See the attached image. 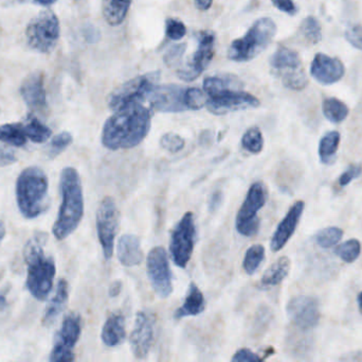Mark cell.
Instances as JSON below:
<instances>
[{
	"label": "cell",
	"instance_id": "obj_1",
	"mask_svg": "<svg viewBox=\"0 0 362 362\" xmlns=\"http://www.w3.org/2000/svg\"><path fill=\"white\" fill-rule=\"evenodd\" d=\"M152 123L150 110L140 102L127 104L106 120L102 144L110 150L131 149L144 142Z\"/></svg>",
	"mask_w": 362,
	"mask_h": 362
},
{
	"label": "cell",
	"instance_id": "obj_2",
	"mask_svg": "<svg viewBox=\"0 0 362 362\" xmlns=\"http://www.w3.org/2000/svg\"><path fill=\"white\" fill-rule=\"evenodd\" d=\"M62 204L53 225V234L59 240L71 235L80 225L84 215V197L80 176L74 168L67 167L62 171Z\"/></svg>",
	"mask_w": 362,
	"mask_h": 362
},
{
	"label": "cell",
	"instance_id": "obj_3",
	"mask_svg": "<svg viewBox=\"0 0 362 362\" xmlns=\"http://www.w3.org/2000/svg\"><path fill=\"white\" fill-rule=\"evenodd\" d=\"M46 235L34 236L25 244L23 255L28 266L25 285L28 290L38 301H44L52 290L57 268L52 257L46 256L44 251Z\"/></svg>",
	"mask_w": 362,
	"mask_h": 362
},
{
	"label": "cell",
	"instance_id": "obj_4",
	"mask_svg": "<svg viewBox=\"0 0 362 362\" xmlns=\"http://www.w3.org/2000/svg\"><path fill=\"white\" fill-rule=\"evenodd\" d=\"M48 178L38 167H29L16 183L17 205L23 217L34 219L48 208Z\"/></svg>",
	"mask_w": 362,
	"mask_h": 362
},
{
	"label": "cell",
	"instance_id": "obj_5",
	"mask_svg": "<svg viewBox=\"0 0 362 362\" xmlns=\"http://www.w3.org/2000/svg\"><path fill=\"white\" fill-rule=\"evenodd\" d=\"M276 26L272 19L263 17L255 21L244 38L233 40L228 57L234 62H248L263 52L276 35Z\"/></svg>",
	"mask_w": 362,
	"mask_h": 362
},
{
	"label": "cell",
	"instance_id": "obj_6",
	"mask_svg": "<svg viewBox=\"0 0 362 362\" xmlns=\"http://www.w3.org/2000/svg\"><path fill=\"white\" fill-rule=\"evenodd\" d=\"M270 67L283 85L293 91H302L308 83L301 59L295 50L280 46L270 59Z\"/></svg>",
	"mask_w": 362,
	"mask_h": 362
},
{
	"label": "cell",
	"instance_id": "obj_7",
	"mask_svg": "<svg viewBox=\"0 0 362 362\" xmlns=\"http://www.w3.org/2000/svg\"><path fill=\"white\" fill-rule=\"evenodd\" d=\"M59 38V18L51 11L40 13L30 21L25 30L27 44L37 52H51L57 46Z\"/></svg>",
	"mask_w": 362,
	"mask_h": 362
},
{
	"label": "cell",
	"instance_id": "obj_8",
	"mask_svg": "<svg viewBox=\"0 0 362 362\" xmlns=\"http://www.w3.org/2000/svg\"><path fill=\"white\" fill-rule=\"evenodd\" d=\"M267 197V188L263 182L251 185L236 216V230L240 235L252 237L257 233L259 227L257 214L265 205Z\"/></svg>",
	"mask_w": 362,
	"mask_h": 362
},
{
	"label": "cell",
	"instance_id": "obj_9",
	"mask_svg": "<svg viewBox=\"0 0 362 362\" xmlns=\"http://www.w3.org/2000/svg\"><path fill=\"white\" fill-rule=\"evenodd\" d=\"M159 79L160 72H154L127 81L110 94L108 106L112 111H117L134 102L141 103L144 100L148 99V95L156 86Z\"/></svg>",
	"mask_w": 362,
	"mask_h": 362
},
{
	"label": "cell",
	"instance_id": "obj_10",
	"mask_svg": "<svg viewBox=\"0 0 362 362\" xmlns=\"http://www.w3.org/2000/svg\"><path fill=\"white\" fill-rule=\"evenodd\" d=\"M196 242L195 219L193 213L187 212L183 215L180 222L172 232L170 252L172 259L177 267H187L191 261L194 247Z\"/></svg>",
	"mask_w": 362,
	"mask_h": 362
},
{
	"label": "cell",
	"instance_id": "obj_11",
	"mask_svg": "<svg viewBox=\"0 0 362 362\" xmlns=\"http://www.w3.org/2000/svg\"><path fill=\"white\" fill-rule=\"evenodd\" d=\"M119 217L120 214L115 200L110 197L104 198L97 212V231L106 259H112L114 253L115 239L119 227Z\"/></svg>",
	"mask_w": 362,
	"mask_h": 362
},
{
	"label": "cell",
	"instance_id": "obj_12",
	"mask_svg": "<svg viewBox=\"0 0 362 362\" xmlns=\"http://www.w3.org/2000/svg\"><path fill=\"white\" fill-rule=\"evenodd\" d=\"M198 46L191 60L183 64L178 69L177 74L181 80L191 82L196 80L214 57L215 34L212 31L199 32L197 35Z\"/></svg>",
	"mask_w": 362,
	"mask_h": 362
},
{
	"label": "cell",
	"instance_id": "obj_13",
	"mask_svg": "<svg viewBox=\"0 0 362 362\" xmlns=\"http://www.w3.org/2000/svg\"><path fill=\"white\" fill-rule=\"evenodd\" d=\"M82 333V322L78 315H69L64 319L61 329L55 337L50 361L69 362L74 361V350Z\"/></svg>",
	"mask_w": 362,
	"mask_h": 362
},
{
	"label": "cell",
	"instance_id": "obj_14",
	"mask_svg": "<svg viewBox=\"0 0 362 362\" xmlns=\"http://www.w3.org/2000/svg\"><path fill=\"white\" fill-rule=\"evenodd\" d=\"M148 276L150 278L153 289L159 297L165 299L173 291V283H172V271L170 268L169 259L167 251L161 247L151 250L148 253Z\"/></svg>",
	"mask_w": 362,
	"mask_h": 362
},
{
	"label": "cell",
	"instance_id": "obj_15",
	"mask_svg": "<svg viewBox=\"0 0 362 362\" xmlns=\"http://www.w3.org/2000/svg\"><path fill=\"white\" fill-rule=\"evenodd\" d=\"M259 106V100L257 98L240 89H226L216 95L210 96L206 104L209 112L215 115L255 108Z\"/></svg>",
	"mask_w": 362,
	"mask_h": 362
},
{
	"label": "cell",
	"instance_id": "obj_16",
	"mask_svg": "<svg viewBox=\"0 0 362 362\" xmlns=\"http://www.w3.org/2000/svg\"><path fill=\"white\" fill-rule=\"evenodd\" d=\"M185 89L177 84L156 85L148 100L154 110L163 113H180L189 110L185 102Z\"/></svg>",
	"mask_w": 362,
	"mask_h": 362
},
{
	"label": "cell",
	"instance_id": "obj_17",
	"mask_svg": "<svg viewBox=\"0 0 362 362\" xmlns=\"http://www.w3.org/2000/svg\"><path fill=\"white\" fill-rule=\"evenodd\" d=\"M287 315L299 329H314L320 320L318 300L308 295L293 298L287 305Z\"/></svg>",
	"mask_w": 362,
	"mask_h": 362
},
{
	"label": "cell",
	"instance_id": "obj_18",
	"mask_svg": "<svg viewBox=\"0 0 362 362\" xmlns=\"http://www.w3.org/2000/svg\"><path fill=\"white\" fill-rule=\"evenodd\" d=\"M155 339V319L150 312H140L136 316L131 335V346L136 358L148 356Z\"/></svg>",
	"mask_w": 362,
	"mask_h": 362
},
{
	"label": "cell",
	"instance_id": "obj_19",
	"mask_svg": "<svg viewBox=\"0 0 362 362\" xmlns=\"http://www.w3.org/2000/svg\"><path fill=\"white\" fill-rule=\"evenodd\" d=\"M346 68L337 57H329L325 53H318L313 60L310 74L321 84L329 85L344 78Z\"/></svg>",
	"mask_w": 362,
	"mask_h": 362
},
{
	"label": "cell",
	"instance_id": "obj_20",
	"mask_svg": "<svg viewBox=\"0 0 362 362\" xmlns=\"http://www.w3.org/2000/svg\"><path fill=\"white\" fill-rule=\"evenodd\" d=\"M304 206L305 204L303 201L296 202L276 227V232L272 236V242H270V248L274 252L282 250L289 239L293 237V233L301 220Z\"/></svg>",
	"mask_w": 362,
	"mask_h": 362
},
{
	"label": "cell",
	"instance_id": "obj_21",
	"mask_svg": "<svg viewBox=\"0 0 362 362\" xmlns=\"http://www.w3.org/2000/svg\"><path fill=\"white\" fill-rule=\"evenodd\" d=\"M23 101L32 111L44 112L47 108L46 91L44 87V74L34 72L25 79L21 87Z\"/></svg>",
	"mask_w": 362,
	"mask_h": 362
},
{
	"label": "cell",
	"instance_id": "obj_22",
	"mask_svg": "<svg viewBox=\"0 0 362 362\" xmlns=\"http://www.w3.org/2000/svg\"><path fill=\"white\" fill-rule=\"evenodd\" d=\"M117 256L119 261L125 267H135L144 261V252L139 238L131 234L123 235L119 239L117 247Z\"/></svg>",
	"mask_w": 362,
	"mask_h": 362
},
{
	"label": "cell",
	"instance_id": "obj_23",
	"mask_svg": "<svg viewBox=\"0 0 362 362\" xmlns=\"http://www.w3.org/2000/svg\"><path fill=\"white\" fill-rule=\"evenodd\" d=\"M127 336L124 317L120 314H112L108 317L102 329L101 338L103 344L110 348H115L124 341Z\"/></svg>",
	"mask_w": 362,
	"mask_h": 362
},
{
	"label": "cell",
	"instance_id": "obj_24",
	"mask_svg": "<svg viewBox=\"0 0 362 362\" xmlns=\"http://www.w3.org/2000/svg\"><path fill=\"white\" fill-rule=\"evenodd\" d=\"M204 310H206V300L204 295L196 284L191 283L182 306L176 312L175 318L182 319L185 317L198 316Z\"/></svg>",
	"mask_w": 362,
	"mask_h": 362
},
{
	"label": "cell",
	"instance_id": "obj_25",
	"mask_svg": "<svg viewBox=\"0 0 362 362\" xmlns=\"http://www.w3.org/2000/svg\"><path fill=\"white\" fill-rule=\"evenodd\" d=\"M289 270H291V261L288 257H281L276 263L272 264L269 269L262 276L259 288L266 290V289L278 286L288 276Z\"/></svg>",
	"mask_w": 362,
	"mask_h": 362
},
{
	"label": "cell",
	"instance_id": "obj_26",
	"mask_svg": "<svg viewBox=\"0 0 362 362\" xmlns=\"http://www.w3.org/2000/svg\"><path fill=\"white\" fill-rule=\"evenodd\" d=\"M68 297H69L68 283L65 280H61L57 284L54 297L51 299L50 303L47 306L44 317L45 325L52 324L57 320V317L65 310L66 305H67Z\"/></svg>",
	"mask_w": 362,
	"mask_h": 362
},
{
	"label": "cell",
	"instance_id": "obj_27",
	"mask_svg": "<svg viewBox=\"0 0 362 362\" xmlns=\"http://www.w3.org/2000/svg\"><path fill=\"white\" fill-rule=\"evenodd\" d=\"M131 4L132 0H102L104 18L110 25H120L127 17Z\"/></svg>",
	"mask_w": 362,
	"mask_h": 362
},
{
	"label": "cell",
	"instance_id": "obj_28",
	"mask_svg": "<svg viewBox=\"0 0 362 362\" xmlns=\"http://www.w3.org/2000/svg\"><path fill=\"white\" fill-rule=\"evenodd\" d=\"M242 89V82L236 77L230 76V74L229 76L223 74V76L209 77L204 81V89L209 97L226 89Z\"/></svg>",
	"mask_w": 362,
	"mask_h": 362
},
{
	"label": "cell",
	"instance_id": "obj_29",
	"mask_svg": "<svg viewBox=\"0 0 362 362\" xmlns=\"http://www.w3.org/2000/svg\"><path fill=\"white\" fill-rule=\"evenodd\" d=\"M340 144V134L337 131L329 132L321 138L319 144V157L325 165L333 164L336 159Z\"/></svg>",
	"mask_w": 362,
	"mask_h": 362
},
{
	"label": "cell",
	"instance_id": "obj_30",
	"mask_svg": "<svg viewBox=\"0 0 362 362\" xmlns=\"http://www.w3.org/2000/svg\"><path fill=\"white\" fill-rule=\"evenodd\" d=\"M323 114L331 123H340L349 116L348 106L337 98H327L322 103Z\"/></svg>",
	"mask_w": 362,
	"mask_h": 362
},
{
	"label": "cell",
	"instance_id": "obj_31",
	"mask_svg": "<svg viewBox=\"0 0 362 362\" xmlns=\"http://www.w3.org/2000/svg\"><path fill=\"white\" fill-rule=\"evenodd\" d=\"M0 140L14 147L25 146L27 142L25 128L21 123H8L0 127Z\"/></svg>",
	"mask_w": 362,
	"mask_h": 362
},
{
	"label": "cell",
	"instance_id": "obj_32",
	"mask_svg": "<svg viewBox=\"0 0 362 362\" xmlns=\"http://www.w3.org/2000/svg\"><path fill=\"white\" fill-rule=\"evenodd\" d=\"M23 128H25L27 137H29L32 142H36V144H42V142H47L52 134V132L47 125L40 123L36 117L32 116V115L28 117L27 123L23 125Z\"/></svg>",
	"mask_w": 362,
	"mask_h": 362
},
{
	"label": "cell",
	"instance_id": "obj_33",
	"mask_svg": "<svg viewBox=\"0 0 362 362\" xmlns=\"http://www.w3.org/2000/svg\"><path fill=\"white\" fill-rule=\"evenodd\" d=\"M264 259H265V248L262 244H253L247 250L245 255L244 263H243L245 272L248 276H253L263 263Z\"/></svg>",
	"mask_w": 362,
	"mask_h": 362
},
{
	"label": "cell",
	"instance_id": "obj_34",
	"mask_svg": "<svg viewBox=\"0 0 362 362\" xmlns=\"http://www.w3.org/2000/svg\"><path fill=\"white\" fill-rule=\"evenodd\" d=\"M242 146L248 152L257 154L264 148V137L259 128L253 127L247 130L242 138Z\"/></svg>",
	"mask_w": 362,
	"mask_h": 362
},
{
	"label": "cell",
	"instance_id": "obj_35",
	"mask_svg": "<svg viewBox=\"0 0 362 362\" xmlns=\"http://www.w3.org/2000/svg\"><path fill=\"white\" fill-rule=\"evenodd\" d=\"M301 33L306 42L317 45L322 38L321 26L314 16H308L304 19L301 25Z\"/></svg>",
	"mask_w": 362,
	"mask_h": 362
},
{
	"label": "cell",
	"instance_id": "obj_36",
	"mask_svg": "<svg viewBox=\"0 0 362 362\" xmlns=\"http://www.w3.org/2000/svg\"><path fill=\"white\" fill-rule=\"evenodd\" d=\"M361 252V242L357 239H350L336 248L335 254L346 263H353L358 259Z\"/></svg>",
	"mask_w": 362,
	"mask_h": 362
},
{
	"label": "cell",
	"instance_id": "obj_37",
	"mask_svg": "<svg viewBox=\"0 0 362 362\" xmlns=\"http://www.w3.org/2000/svg\"><path fill=\"white\" fill-rule=\"evenodd\" d=\"M344 231L339 227H329L321 230L316 236V242L321 248L329 249L336 246L341 240Z\"/></svg>",
	"mask_w": 362,
	"mask_h": 362
},
{
	"label": "cell",
	"instance_id": "obj_38",
	"mask_svg": "<svg viewBox=\"0 0 362 362\" xmlns=\"http://www.w3.org/2000/svg\"><path fill=\"white\" fill-rule=\"evenodd\" d=\"M208 98L206 93L200 89L191 87L185 89V102L189 110L197 111L206 106Z\"/></svg>",
	"mask_w": 362,
	"mask_h": 362
},
{
	"label": "cell",
	"instance_id": "obj_39",
	"mask_svg": "<svg viewBox=\"0 0 362 362\" xmlns=\"http://www.w3.org/2000/svg\"><path fill=\"white\" fill-rule=\"evenodd\" d=\"M160 145L165 150L177 153L185 148V140L176 133H167L161 137Z\"/></svg>",
	"mask_w": 362,
	"mask_h": 362
},
{
	"label": "cell",
	"instance_id": "obj_40",
	"mask_svg": "<svg viewBox=\"0 0 362 362\" xmlns=\"http://www.w3.org/2000/svg\"><path fill=\"white\" fill-rule=\"evenodd\" d=\"M72 140H74V138H72L71 134L68 133V132H62L59 135L54 136L53 140H51V154L55 157V155L63 152L66 148H68L72 144Z\"/></svg>",
	"mask_w": 362,
	"mask_h": 362
},
{
	"label": "cell",
	"instance_id": "obj_41",
	"mask_svg": "<svg viewBox=\"0 0 362 362\" xmlns=\"http://www.w3.org/2000/svg\"><path fill=\"white\" fill-rule=\"evenodd\" d=\"M187 50V44H178L171 47L165 55V63L169 67H177L181 64L183 55Z\"/></svg>",
	"mask_w": 362,
	"mask_h": 362
},
{
	"label": "cell",
	"instance_id": "obj_42",
	"mask_svg": "<svg viewBox=\"0 0 362 362\" xmlns=\"http://www.w3.org/2000/svg\"><path fill=\"white\" fill-rule=\"evenodd\" d=\"M165 32L168 38L173 40H180L187 33L185 23L175 18H168L165 23Z\"/></svg>",
	"mask_w": 362,
	"mask_h": 362
},
{
	"label": "cell",
	"instance_id": "obj_43",
	"mask_svg": "<svg viewBox=\"0 0 362 362\" xmlns=\"http://www.w3.org/2000/svg\"><path fill=\"white\" fill-rule=\"evenodd\" d=\"M346 38L353 47L362 51V26H350L346 30Z\"/></svg>",
	"mask_w": 362,
	"mask_h": 362
},
{
	"label": "cell",
	"instance_id": "obj_44",
	"mask_svg": "<svg viewBox=\"0 0 362 362\" xmlns=\"http://www.w3.org/2000/svg\"><path fill=\"white\" fill-rule=\"evenodd\" d=\"M362 174V167L359 165H353L344 172L340 176L339 184L341 186H348L355 179L359 178Z\"/></svg>",
	"mask_w": 362,
	"mask_h": 362
},
{
	"label": "cell",
	"instance_id": "obj_45",
	"mask_svg": "<svg viewBox=\"0 0 362 362\" xmlns=\"http://www.w3.org/2000/svg\"><path fill=\"white\" fill-rule=\"evenodd\" d=\"M231 361L238 362H250L263 361V358H261L259 355L255 354V353H253L252 351L248 350V349H240V350H238V352L234 354Z\"/></svg>",
	"mask_w": 362,
	"mask_h": 362
},
{
	"label": "cell",
	"instance_id": "obj_46",
	"mask_svg": "<svg viewBox=\"0 0 362 362\" xmlns=\"http://www.w3.org/2000/svg\"><path fill=\"white\" fill-rule=\"evenodd\" d=\"M274 6L282 12L289 15H295L297 13V6L293 0H272Z\"/></svg>",
	"mask_w": 362,
	"mask_h": 362
},
{
	"label": "cell",
	"instance_id": "obj_47",
	"mask_svg": "<svg viewBox=\"0 0 362 362\" xmlns=\"http://www.w3.org/2000/svg\"><path fill=\"white\" fill-rule=\"evenodd\" d=\"M17 161L14 153L6 149L0 148V166H8L14 164Z\"/></svg>",
	"mask_w": 362,
	"mask_h": 362
},
{
	"label": "cell",
	"instance_id": "obj_48",
	"mask_svg": "<svg viewBox=\"0 0 362 362\" xmlns=\"http://www.w3.org/2000/svg\"><path fill=\"white\" fill-rule=\"evenodd\" d=\"M223 202V193L221 191H216L211 196L210 201H209V210L210 212H214L221 206Z\"/></svg>",
	"mask_w": 362,
	"mask_h": 362
},
{
	"label": "cell",
	"instance_id": "obj_49",
	"mask_svg": "<svg viewBox=\"0 0 362 362\" xmlns=\"http://www.w3.org/2000/svg\"><path fill=\"white\" fill-rule=\"evenodd\" d=\"M121 290H122V283L120 281H116L112 283V286L110 288V297H118L120 295Z\"/></svg>",
	"mask_w": 362,
	"mask_h": 362
},
{
	"label": "cell",
	"instance_id": "obj_50",
	"mask_svg": "<svg viewBox=\"0 0 362 362\" xmlns=\"http://www.w3.org/2000/svg\"><path fill=\"white\" fill-rule=\"evenodd\" d=\"M213 0H195L196 6H197L198 10L200 11H206L211 8L212 6Z\"/></svg>",
	"mask_w": 362,
	"mask_h": 362
},
{
	"label": "cell",
	"instance_id": "obj_51",
	"mask_svg": "<svg viewBox=\"0 0 362 362\" xmlns=\"http://www.w3.org/2000/svg\"><path fill=\"white\" fill-rule=\"evenodd\" d=\"M33 1L40 4V6H50V4H54L57 0H33Z\"/></svg>",
	"mask_w": 362,
	"mask_h": 362
},
{
	"label": "cell",
	"instance_id": "obj_52",
	"mask_svg": "<svg viewBox=\"0 0 362 362\" xmlns=\"http://www.w3.org/2000/svg\"><path fill=\"white\" fill-rule=\"evenodd\" d=\"M4 236H6V225L2 221H0V244L4 240Z\"/></svg>",
	"mask_w": 362,
	"mask_h": 362
},
{
	"label": "cell",
	"instance_id": "obj_53",
	"mask_svg": "<svg viewBox=\"0 0 362 362\" xmlns=\"http://www.w3.org/2000/svg\"><path fill=\"white\" fill-rule=\"evenodd\" d=\"M6 307V300L4 295H0V312Z\"/></svg>",
	"mask_w": 362,
	"mask_h": 362
},
{
	"label": "cell",
	"instance_id": "obj_54",
	"mask_svg": "<svg viewBox=\"0 0 362 362\" xmlns=\"http://www.w3.org/2000/svg\"><path fill=\"white\" fill-rule=\"evenodd\" d=\"M357 302H358L359 312L362 315V291L359 293L358 298H357Z\"/></svg>",
	"mask_w": 362,
	"mask_h": 362
}]
</instances>
